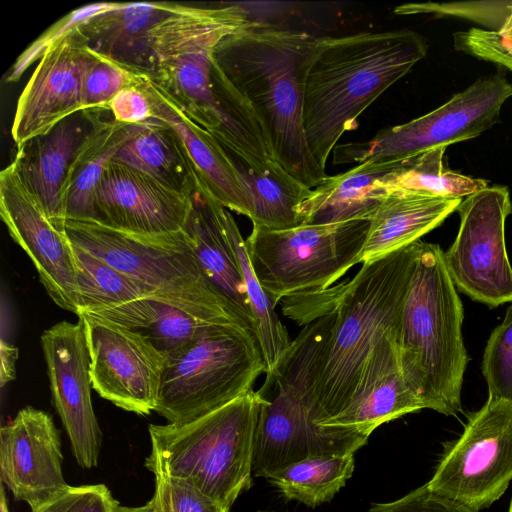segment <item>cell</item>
I'll return each mask as SVG.
<instances>
[{
	"mask_svg": "<svg viewBox=\"0 0 512 512\" xmlns=\"http://www.w3.org/2000/svg\"><path fill=\"white\" fill-rule=\"evenodd\" d=\"M318 37L253 22L223 39L213 58L246 99L270 157L313 189L328 176L312 156L304 130V93Z\"/></svg>",
	"mask_w": 512,
	"mask_h": 512,
	"instance_id": "6da1fadb",
	"label": "cell"
},
{
	"mask_svg": "<svg viewBox=\"0 0 512 512\" xmlns=\"http://www.w3.org/2000/svg\"><path fill=\"white\" fill-rule=\"evenodd\" d=\"M424 37L410 29L318 37L304 93L308 148L325 171L327 160L358 117L427 54Z\"/></svg>",
	"mask_w": 512,
	"mask_h": 512,
	"instance_id": "7a4b0ae2",
	"label": "cell"
},
{
	"mask_svg": "<svg viewBox=\"0 0 512 512\" xmlns=\"http://www.w3.org/2000/svg\"><path fill=\"white\" fill-rule=\"evenodd\" d=\"M443 253L439 245L419 241L396 343L404 377L423 407L455 416L468 356L463 305Z\"/></svg>",
	"mask_w": 512,
	"mask_h": 512,
	"instance_id": "3957f363",
	"label": "cell"
},
{
	"mask_svg": "<svg viewBox=\"0 0 512 512\" xmlns=\"http://www.w3.org/2000/svg\"><path fill=\"white\" fill-rule=\"evenodd\" d=\"M335 321V307L304 325L258 390L263 398L254 435L252 473L270 479L313 456L355 453L368 438L315 422L314 385Z\"/></svg>",
	"mask_w": 512,
	"mask_h": 512,
	"instance_id": "277c9868",
	"label": "cell"
},
{
	"mask_svg": "<svg viewBox=\"0 0 512 512\" xmlns=\"http://www.w3.org/2000/svg\"><path fill=\"white\" fill-rule=\"evenodd\" d=\"M419 241L363 263L352 279L343 282L314 385L318 426L346 407L374 347L398 328Z\"/></svg>",
	"mask_w": 512,
	"mask_h": 512,
	"instance_id": "5b68a950",
	"label": "cell"
},
{
	"mask_svg": "<svg viewBox=\"0 0 512 512\" xmlns=\"http://www.w3.org/2000/svg\"><path fill=\"white\" fill-rule=\"evenodd\" d=\"M263 398L254 389L185 424L149 425L145 467L186 481L230 510L252 485L254 435Z\"/></svg>",
	"mask_w": 512,
	"mask_h": 512,
	"instance_id": "8992f818",
	"label": "cell"
},
{
	"mask_svg": "<svg viewBox=\"0 0 512 512\" xmlns=\"http://www.w3.org/2000/svg\"><path fill=\"white\" fill-rule=\"evenodd\" d=\"M263 372L251 331L237 324L211 325L166 357L155 412L170 424L188 423L253 389Z\"/></svg>",
	"mask_w": 512,
	"mask_h": 512,
	"instance_id": "52a82bcc",
	"label": "cell"
},
{
	"mask_svg": "<svg viewBox=\"0 0 512 512\" xmlns=\"http://www.w3.org/2000/svg\"><path fill=\"white\" fill-rule=\"evenodd\" d=\"M368 228L369 220L282 230L253 225L245 241L255 275L277 305L334 286L358 264Z\"/></svg>",
	"mask_w": 512,
	"mask_h": 512,
	"instance_id": "ba28073f",
	"label": "cell"
},
{
	"mask_svg": "<svg viewBox=\"0 0 512 512\" xmlns=\"http://www.w3.org/2000/svg\"><path fill=\"white\" fill-rule=\"evenodd\" d=\"M64 229L74 245L156 289L158 296L153 298L157 301L213 309L238 320L204 278L183 230L143 237L97 221L79 220H65Z\"/></svg>",
	"mask_w": 512,
	"mask_h": 512,
	"instance_id": "9c48e42d",
	"label": "cell"
},
{
	"mask_svg": "<svg viewBox=\"0 0 512 512\" xmlns=\"http://www.w3.org/2000/svg\"><path fill=\"white\" fill-rule=\"evenodd\" d=\"M512 96V82L500 75L478 79L437 109L407 123L387 127L364 142L338 144L333 164L399 161L437 147L475 138L499 121Z\"/></svg>",
	"mask_w": 512,
	"mask_h": 512,
	"instance_id": "30bf717a",
	"label": "cell"
},
{
	"mask_svg": "<svg viewBox=\"0 0 512 512\" xmlns=\"http://www.w3.org/2000/svg\"><path fill=\"white\" fill-rule=\"evenodd\" d=\"M512 481V403L488 397L468 417L462 434L447 444L429 489L479 512Z\"/></svg>",
	"mask_w": 512,
	"mask_h": 512,
	"instance_id": "8fae6325",
	"label": "cell"
},
{
	"mask_svg": "<svg viewBox=\"0 0 512 512\" xmlns=\"http://www.w3.org/2000/svg\"><path fill=\"white\" fill-rule=\"evenodd\" d=\"M456 211L458 234L443 253L456 289L490 307L511 303L512 266L505 242V222L512 212L508 188L488 186L464 197Z\"/></svg>",
	"mask_w": 512,
	"mask_h": 512,
	"instance_id": "7c38bea8",
	"label": "cell"
},
{
	"mask_svg": "<svg viewBox=\"0 0 512 512\" xmlns=\"http://www.w3.org/2000/svg\"><path fill=\"white\" fill-rule=\"evenodd\" d=\"M78 317L85 326L93 389L125 411H155L165 355L140 331L88 314Z\"/></svg>",
	"mask_w": 512,
	"mask_h": 512,
	"instance_id": "4fadbf2b",
	"label": "cell"
},
{
	"mask_svg": "<svg viewBox=\"0 0 512 512\" xmlns=\"http://www.w3.org/2000/svg\"><path fill=\"white\" fill-rule=\"evenodd\" d=\"M55 409L77 463L96 467L102 434L91 401L90 356L84 322L61 321L41 335Z\"/></svg>",
	"mask_w": 512,
	"mask_h": 512,
	"instance_id": "5bb4252c",
	"label": "cell"
},
{
	"mask_svg": "<svg viewBox=\"0 0 512 512\" xmlns=\"http://www.w3.org/2000/svg\"><path fill=\"white\" fill-rule=\"evenodd\" d=\"M0 215L12 239L33 262L53 302L77 315V270L72 243L65 229L48 218L12 162L0 173Z\"/></svg>",
	"mask_w": 512,
	"mask_h": 512,
	"instance_id": "9a60e30c",
	"label": "cell"
},
{
	"mask_svg": "<svg viewBox=\"0 0 512 512\" xmlns=\"http://www.w3.org/2000/svg\"><path fill=\"white\" fill-rule=\"evenodd\" d=\"M76 28L46 50L18 99L11 130L17 148L83 110V77L98 54Z\"/></svg>",
	"mask_w": 512,
	"mask_h": 512,
	"instance_id": "2e32d148",
	"label": "cell"
},
{
	"mask_svg": "<svg viewBox=\"0 0 512 512\" xmlns=\"http://www.w3.org/2000/svg\"><path fill=\"white\" fill-rule=\"evenodd\" d=\"M192 196L111 160L96 190L95 221L143 237L176 234L190 216Z\"/></svg>",
	"mask_w": 512,
	"mask_h": 512,
	"instance_id": "e0dca14e",
	"label": "cell"
},
{
	"mask_svg": "<svg viewBox=\"0 0 512 512\" xmlns=\"http://www.w3.org/2000/svg\"><path fill=\"white\" fill-rule=\"evenodd\" d=\"M61 437L52 417L27 406L0 430V475L15 500L34 512L69 488Z\"/></svg>",
	"mask_w": 512,
	"mask_h": 512,
	"instance_id": "ac0fdd59",
	"label": "cell"
},
{
	"mask_svg": "<svg viewBox=\"0 0 512 512\" xmlns=\"http://www.w3.org/2000/svg\"><path fill=\"white\" fill-rule=\"evenodd\" d=\"M140 87L149 99L153 118L173 131L197 190L206 192L224 208L252 220L251 197L226 148L210 132L192 121L149 76Z\"/></svg>",
	"mask_w": 512,
	"mask_h": 512,
	"instance_id": "d6986e66",
	"label": "cell"
},
{
	"mask_svg": "<svg viewBox=\"0 0 512 512\" xmlns=\"http://www.w3.org/2000/svg\"><path fill=\"white\" fill-rule=\"evenodd\" d=\"M397 329L374 347L346 407L320 427L369 438L380 425L424 408L402 372Z\"/></svg>",
	"mask_w": 512,
	"mask_h": 512,
	"instance_id": "ffe728a7",
	"label": "cell"
},
{
	"mask_svg": "<svg viewBox=\"0 0 512 512\" xmlns=\"http://www.w3.org/2000/svg\"><path fill=\"white\" fill-rule=\"evenodd\" d=\"M102 110H82L21 147L12 161L48 218L64 229L63 185L71 163Z\"/></svg>",
	"mask_w": 512,
	"mask_h": 512,
	"instance_id": "44dd1931",
	"label": "cell"
},
{
	"mask_svg": "<svg viewBox=\"0 0 512 512\" xmlns=\"http://www.w3.org/2000/svg\"><path fill=\"white\" fill-rule=\"evenodd\" d=\"M192 199L183 232L196 262L213 290L255 335L256 320L226 230L228 210L204 191L197 190Z\"/></svg>",
	"mask_w": 512,
	"mask_h": 512,
	"instance_id": "7402d4cb",
	"label": "cell"
},
{
	"mask_svg": "<svg viewBox=\"0 0 512 512\" xmlns=\"http://www.w3.org/2000/svg\"><path fill=\"white\" fill-rule=\"evenodd\" d=\"M254 21L239 4L195 7L175 3L173 9L155 23L147 34L146 74L175 58L197 51L214 50L226 37Z\"/></svg>",
	"mask_w": 512,
	"mask_h": 512,
	"instance_id": "603a6c76",
	"label": "cell"
},
{
	"mask_svg": "<svg viewBox=\"0 0 512 512\" xmlns=\"http://www.w3.org/2000/svg\"><path fill=\"white\" fill-rule=\"evenodd\" d=\"M461 200L405 189L389 190L369 220L358 263L375 261L419 241L456 211Z\"/></svg>",
	"mask_w": 512,
	"mask_h": 512,
	"instance_id": "cb8c5ba5",
	"label": "cell"
},
{
	"mask_svg": "<svg viewBox=\"0 0 512 512\" xmlns=\"http://www.w3.org/2000/svg\"><path fill=\"white\" fill-rule=\"evenodd\" d=\"M399 161L368 160L346 172L327 176L300 205V225L370 220L389 192L387 178Z\"/></svg>",
	"mask_w": 512,
	"mask_h": 512,
	"instance_id": "d4e9b609",
	"label": "cell"
},
{
	"mask_svg": "<svg viewBox=\"0 0 512 512\" xmlns=\"http://www.w3.org/2000/svg\"><path fill=\"white\" fill-rule=\"evenodd\" d=\"M175 3L140 2L112 5L77 26L85 44L95 53L146 74L147 34Z\"/></svg>",
	"mask_w": 512,
	"mask_h": 512,
	"instance_id": "484cf974",
	"label": "cell"
},
{
	"mask_svg": "<svg viewBox=\"0 0 512 512\" xmlns=\"http://www.w3.org/2000/svg\"><path fill=\"white\" fill-rule=\"evenodd\" d=\"M78 287V315L88 314L129 327L146 309L156 289L112 267L72 243Z\"/></svg>",
	"mask_w": 512,
	"mask_h": 512,
	"instance_id": "4316f807",
	"label": "cell"
},
{
	"mask_svg": "<svg viewBox=\"0 0 512 512\" xmlns=\"http://www.w3.org/2000/svg\"><path fill=\"white\" fill-rule=\"evenodd\" d=\"M102 110L67 173L62 200L66 220L95 221V194L102 175L118 150L141 124L120 123L104 118Z\"/></svg>",
	"mask_w": 512,
	"mask_h": 512,
	"instance_id": "83f0119b",
	"label": "cell"
},
{
	"mask_svg": "<svg viewBox=\"0 0 512 512\" xmlns=\"http://www.w3.org/2000/svg\"><path fill=\"white\" fill-rule=\"evenodd\" d=\"M226 150L251 197L254 209L252 224L271 230L299 226V207L312 189L272 158L254 161Z\"/></svg>",
	"mask_w": 512,
	"mask_h": 512,
	"instance_id": "f1b7e54d",
	"label": "cell"
},
{
	"mask_svg": "<svg viewBox=\"0 0 512 512\" xmlns=\"http://www.w3.org/2000/svg\"><path fill=\"white\" fill-rule=\"evenodd\" d=\"M112 160L188 195L197 191L173 131L157 119L143 123Z\"/></svg>",
	"mask_w": 512,
	"mask_h": 512,
	"instance_id": "f546056e",
	"label": "cell"
},
{
	"mask_svg": "<svg viewBox=\"0 0 512 512\" xmlns=\"http://www.w3.org/2000/svg\"><path fill=\"white\" fill-rule=\"evenodd\" d=\"M225 222L228 238L256 320L255 336L265 363V374H270L278 366L292 340L278 317L275 310L276 304L267 295L255 275L246 241L229 211Z\"/></svg>",
	"mask_w": 512,
	"mask_h": 512,
	"instance_id": "4dcf8cb0",
	"label": "cell"
},
{
	"mask_svg": "<svg viewBox=\"0 0 512 512\" xmlns=\"http://www.w3.org/2000/svg\"><path fill=\"white\" fill-rule=\"evenodd\" d=\"M354 454L309 457L268 480L286 499L316 507L330 501L345 486L354 471Z\"/></svg>",
	"mask_w": 512,
	"mask_h": 512,
	"instance_id": "1f68e13d",
	"label": "cell"
},
{
	"mask_svg": "<svg viewBox=\"0 0 512 512\" xmlns=\"http://www.w3.org/2000/svg\"><path fill=\"white\" fill-rule=\"evenodd\" d=\"M446 147H437L399 161L387 178V187L463 199L488 187V182L449 169L444 163Z\"/></svg>",
	"mask_w": 512,
	"mask_h": 512,
	"instance_id": "d6a6232c",
	"label": "cell"
},
{
	"mask_svg": "<svg viewBox=\"0 0 512 512\" xmlns=\"http://www.w3.org/2000/svg\"><path fill=\"white\" fill-rule=\"evenodd\" d=\"M215 324L242 326L227 313L208 308L171 305L151 297L149 313L137 331L146 335L168 357L191 343L207 327Z\"/></svg>",
	"mask_w": 512,
	"mask_h": 512,
	"instance_id": "836d02e7",
	"label": "cell"
},
{
	"mask_svg": "<svg viewBox=\"0 0 512 512\" xmlns=\"http://www.w3.org/2000/svg\"><path fill=\"white\" fill-rule=\"evenodd\" d=\"M148 75L98 54L87 68L81 90L83 110H108L109 101L122 89L139 85Z\"/></svg>",
	"mask_w": 512,
	"mask_h": 512,
	"instance_id": "e575fe53",
	"label": "cell"
},
{
	"mask_svg": "<svg viewBox=\"0 0 512 512\" xmlns=\"http://www.w3.org/2000/svg\"><path fill=\"white\" fill-rule=\"evenodd\" d=\"M489 396L512 403V302L491 332L482 359Z\"/></svg>",
	"mask_w": 512,
	"mask_h": 512,
	"instance_id": "d590c367",
	"label": "cell"
},
{
	"mask_svg": "<svg viewBox=\"0 0 512 512\" xmlns=\"http://www.w3.org/2000/svg\"><path fill=\"white\" fill-rule=\"evenodd\" d=\"M457 50L503 65L512 71V10L499 30L472 28L454 34Z\"/></svg>",
	"mask_w": 512,
	"mask_h": 512,
	"instance_id": "8d00e7d4",
	"label": "cell"
},
{
	"mask_svg": "<svg viewBox=\"0 0 512 512\" xmlns=\"http://www.w3.org/2000/svg\"><path fill=\"white\" fill-rule=\"evenodd\" d=\"M153 512H229L190 483L155 477Z\"/></svg>",
	"mask_w": 512,
	"mask_h": 512,
	"instance_id": "74e56055",
	"label": "cell"
},
{
	"mask_svg": "<svg viewBox=\"0 0 512 512\" xmlns=\"http://www.w3.org/2000/svg\"><path fill=\"white\" fill-rule=\"evenodd\" d=\"M112 3H95L78 8L50 27L40 36L33 44H31L16 60L9 75L7 82L17 81L23 72L37 59L49 49L55 42L66 36L74 30L82 21L90 16L109 8Z\"/></svg>",
	"mask_w": 512,
	"mask_h": 512,
	"instance_id": "f35d334b",
	"label": "cell"
},
{
	"mask_svg": "<svg viewBox=\"0 0 512 512\" xmlns=\"http://www.w3.org/2000/svg\"><path fill=\"white\" fill-rule=\"evenodd\" d=\"M118 504L104 484L69 486L34 512H113Z\"/></svg>",
	"mask_w": 512,
	"mask_h": 512,
	"instance_id": "ab89813d",
	"label": "cell"
},
{
	"mask_svg": "<svg viewBox=\"0 0 512 512\" xmlns=\"http://www.w3.org/2000/svg\"><path fill=\"white\" fill-rule=\"evenodd\" d=\"M369 512H476L432 492L427 483L391 502L374 503Z\"/></svg>",
	"mask_w": 512,
	"mask_h": 512,
	"instance_id": "60d3db41",
	"label": "cell"
},
{
	"mask_svg": "<svg viewBox=\"0 0 512 512\" xmlns=\"http://www.w3.org/2000/svg\"><path fill=\"white\" fill-rule=\"evenodd\" d=\"M483 4V3H482ZM481 4V5H482ZM492 2L488 3L485 7H472V8H459L456 4H452L455 8H452L449 4H437V3H409L397 6L394 9V13L398 15H412V14H421V13H431V14H450V15H460L459 17L469 18L471 20L477 21L486 25H492V23H498L500 28L502 23L507 18L512 10V2H508L506 6L497 7L495 6L489 7Z\"/></svg>",
	"mask_w": 512,
	"mask_h": 512,
	"instance_id": "b9f144b4",
	"label": "cell"
},
{
	"mask_svg": "<svg viewBox=\"0 0 512 512\" xmlns=\"http://www.w3.org/2000/svg\"><path fill=\"white\" fill-rule=\"evenodd\" d=\"M140 84L122 89L109 101L107 109L115 121L141 124L153 119L151 104Z\"/></svg>",
	"mask_w": 512,
	"mask_h": 512,
	"instance_id": "7bdbcfd3",
	"label": "cell"
},
{
	"mask_svg": "<svg viewBox=\"0 0 512 512\" xmlns=\"http://www.w3.org/2000/svg\"><path fill=\"white\" fill-rule=\"evenodd\" d=\"M0 382L1 387L11 382L16 377V361L18 358V349L5 338L0 341Z\"/></svg>",
	"mask_w": 512,
	"mask_h": 512,
	"instance_id": "ee69618b",
	"label": "cell"
},
{
	"mask_svg": "<svg viewBox=\"0 0 512 512\" xmlns=\"http://www.w3.org/2000/svg\"><path fill=\"white\" fill-rule=\"evenodd\" d=\"M113 512H153V501L149 500L145 505L139 507L116 506Z\"/></svg>",
	"mask_w": 512,
	"mask_h": 512,
	"instance_id": "f6af8a7d",
	"label": "cell"
},
{
	"mask_svg": "<svg viewBox=\"0 0 512 512\" xmlns=\"http://www.w3.org/2000/svg\"><path fill=\"white\" fill-rule=\"evenodd\" d=\"M0 512H10L5 490L3 487H1Z\"/></svg>",
	"mask_w": 512,
	"mask_h": 512,
	"instance_id": "bcb514c9",
	"label": "cell"
},
{
	"mask_svg": "<svg viewBox=\"0 0 512 512\" xmlns=\"http://www.w3.org/2000/svg\"><path fill=\"white\" fill-rule=\"evenodd\" d=\"M508 512H512V499H511V501H510V505H509Z\"/></svg>",
	"mask_w": 512,
	"mask_h": 512,
	"instance_id": "7dc6e473",
	"label": "cell"
}]
</instances>
